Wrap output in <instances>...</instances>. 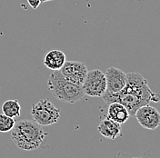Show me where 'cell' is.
<instances>
[{
	"label": "cell",
	"instance_id": "cell-10",
	"mask_svg": "<svg viewBox=\"0 0 160 158\" xmlns=\"http://www.w3.org/2000/svg\"><path fill=\"white\" fill-rule=\"evenodd\" d=\"M107 117L118 123L120 125H123L128 120L130 116L128 109L122 104L118 102H113L108 105Z\"/></svg>",
	"mask_w": 160,
	"mask_h": 158
},
{
	"label": "cell",
	"instance_id": "cell-14",
	"mask_svg": "<svg viewBox=\"0 0 160 158\" xmlns=\"http://www.w3.org/2000/svg\"><path fill=\"white\" fill-rule=\"evenodd\" d=\"M28 3L33 9H37L42 2L41 0H28Z\"/></svg>",
	"mask_w": 160,
	"mask_h": 158
},
{
	"label": "cell",
	"instance_id": "cell-9",
	"mask_svg": "<svg viewBox=\"0 0 160 158\" xmlns=\"http://www.w3.org/2000/svg\"><path fill=\"white\" fill-rule=\"evenodd\" d=\"M122 125L109 118L102 119L98 126V131L106 138L114 140L121 136Z\"/></svg>",
	"mask_w": 160,
	"mask_h": 158
},
{
	"label": "cell",
	"instance_id": "cell-8",
	"mask_svg": "<svg viewBox=\"0 0 160 158\" xmlns=\"http://www.w3.org/2000/svg\"><path fill=\"white\" fill-rule=\"evenodd\" d=\"M107 80L106 95H115L119 93L127 83V74L117 67H108L105 73Z\"/></svg>",
	"mask_w": 160,
	"mask_h": 158
},
{
	"label": "cell",
	"instance_id": "cell-3",
	"mask_svg": "<svg viewBox=\"0 0 160 158\" xmlns=\"http://www.w3.org/2000/svg\"><path fill=\"white\" fill-rule=\"evenodd\" d=\"M48 87L50 93L63 103L75 104L85 96L82 86L67 80L59 70L52 71L48 80Z\"/></svg>",
	"mask_w": 160,
	"mask_h": 158
},
{
	"label": "cell",
	"instance_id": "cell-13",
	"mask_svg": "<svg viewBox=\"0 0 160 158\" xmlns=\"http://www.w3.org/2000/svg\"><path fill=\"white\" fill-rule=\"evenodd\" d=\"M16 124V121L13 117L6 116L5 114H0V132L8 133L10 132Z\"/></svg>",
	"mask_w": 160,
	"mask_h": 158
},
{
	"label": "cell",
	"instance_id": "cell-16",
	"mask_svg": "<svg viewBox=\"0 0 160 158\" xmlns=\"http://www.w3.org/2000/svg\"><path fill=\"white\" fill-rule=\"evenodd\" d=\"M131 158H143V157H131Z\"/></svg>",
	"mask_w": 160,
	"mask_h": 158
},
{
	"label": "cell",
	"instance_id": "cell-5",
	"mask_svg": "<svg viewBox=\"0 0 160 158\" xmlns=\"http://www.w3.org/2000/svg\"><path fill=\"white\" fill-rule=\"evenodd\" d=\"M83 92L91 97H102L107 90V80L105 74L99 69L88 72L82 85Z\"/></svg>",
	"mask_w": 160,
	"mask_h": 158
},
{
	"label": "cell",
	"instance_id": "cell-12",
	"mask_svg": "<svg viewBox=\"0 0 160 158\" xmlns=\"http://www.w3.org/2000/svg\"><path fill=\"white\" fill-rule=\"evenodd\" d=\"M2 112L6 116L16 118L21 114V106L18 100H8L2 105Z\"/></svg>",
	"mask_w": 160,
	"mask_h": 158
},
{
	"label": "cell",
	"instance_id": "cell-4",
	"mask_svg": "<svg viewBox=\"0 0 160 158\" xmlns=\"http://www.w3.org/2000/svg\"><path fill=\"white\" fill-rule=\"evenodd\" d=\"M31 115L35 122L41 126H48L56 124L60 118V110L49 99H41L33 104Z\"/></svg>",
	"mask_w": 160,
	"mask_h": 158
},
{
	"label": "cell",
	"instance_id": "cell-6",
	"mask_svg": "<svg viewBox=\"0 0 160 158\" xmlns=\"http://www.w3.org/2000/svg\"><path fill=\"white\" fill-rule=\"evenodd\" d=\"M59 71L67 80L79 86H82L88 72L87 66L78 61H66Z\"/></svg>",
	"mask_w": 160,
	"mask_h": 158
},
{
	"label": "cell",
	"instance_id": "cell-11",
	"mask_svg": "<svg viewBox=\"0 0 160 158\" xmlns=\"http://www.w3.org/2000/svg\"><path fill=\"white\" fill-rule=\"evenodd\" d=\"M66 55L60 50H51L49 51L45 58L44 65L52 71L60 70L66 62Z\"/></svg>",
	"mask_w": 160,
	"mask_h": 158
},
{
	"label": "cell",
	"instance_id": "cell-1",
	"mask_svg": "<svg viewBox=\"0 0 160 158\" xmlns=\"http://www.w3.org/2000/svg\"><path fill=\"white\" fill-rule=\"evenodd\" d=\"M103 100L109 105L118 102L128 109L130 116H134L137 110L141 106L149 105L150 102H160V96L152 92L148 84V80L141 74L130 72L127 74V83L119 93L115 95H106Z\"/></svg>",
	"mask_w": 160,
	"mask_h": 158
},
{
	"label": "cell",
	"instance_id": "cell-2",
	"mask_svg": "<svg viewBox=\"0 0 160 158\" xmlns=\"http://www.w3.org/2000/svg\"><path fill=\"white\" fill-rule=\"evenodd\" d=\"M11 132L14 144L22 150H36L42 145L48 132L34 120H21L15 124Z\"/></svg>",
	"mask_w": 160,
	"mask_h": 158
},
{
	"label": "cell",
	"instance_id": "cell-7",
	"mask_svg": "<svg viewBox=\"0 0 160 158\" xmlns=\"http://www.w3.org/2000/svg\"><path fill=\"white\" fill-rule=\"evenodd\" d=\"M134 116L143 128L155 130L160 126V113L158 109L149 105L138 109Z\"/></svg>",
	"mask_w": 160,
	"mask_h": 158
},
{
	"label": "cell",
	"instance_id": "cell-15",
	"mask_svg": "<svg viewBox=\"0 0 160 158\" xmlns=\"http://www.w3.org/2000/svg\"><path fill=\"white\" fill-rule=\"evenodd\" d=\"M48 1H55V0H41L42 3H45V2H48Z\"/></svg>",
	"mask_w": 160,
	"mask_h": 158
}]
</instances>
